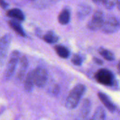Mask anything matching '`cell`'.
<instances>
[{"label":"cell","instance_id":"cell-1","mask_svg":"<svg viewBox=\"0 0 120 120\" xmlns=\"http://www.w3.org/2000/svg\"><path fill=\"white\" fill-rule=\"evenodd\" d=\"M86 86L82 84L76 85L70 92L65 101V106L68 109H75L77 107L81 98L86 91Z\"/></svg>","mask_w":120,"mask_h":120},{"label":"cell","instance_id":"cell-2","mask_svg":"<svg viewBox=\"0 0 120 120\" xmlns=\"http://www.w3.org/2000/svg\"><path fill=\"white\" fill-rule=\"evenodd\" d=\"M96 80L101 84L108 86H114L115 78L112 72L108 69H100L95 74Z\"/></svg>","mask_w":120,"mask_h":120},{"label":"cell","instance_id":"cell-3","mask_svg":"<svg viewBox=\"0 0 120 120\" xmlns=\"http://www.w3.org/2000/svg\"><path fill=\"white\" fill-rule=\"evenodd\" d=\"M20 60V53L18 51H13L11 53V55L9 58V60L7 63V65L6 68V70L4 72V79L6 81H8L13 75L17 64Z\"/></svg>","mask_w":120,"mask_h":120},{"label":"cell","instance_id":"cell-4","mask_svg":"<svg viewBox=\"0 0 120 120\" xmlns=\"http://www.w3.org/2000/svg\"><path fill=\"white\" fill-rule=\"evenodd\" d=\"M33 77L35 86L38 88H42L48 80L47 71L41 67H38L33 70Z\"/></svg>","mask_w":120,"mask_h":120},{"label":"cell","instance_id":"cell-5","mask_svg":"<svg viewBox=\"0 0 120 120\" xmlns=\"http://www.w3.org/2000/svg\"><path fill=\"white\" fill-rule=\"evenodd\" d=\"M104 22L105 18L103 13L101 11H97L94 13L91 20L88 22L87 27L91 30H97L101 29Z\"/></svg>","mask_w":120,"mask_h":120},{"label":"cell","instance_id":"cell-6","mask_svg":"<svg viewBox=\"0 0 120 120\" xmlns=\"http://www.w3.org/2000/svg\"><path fill=\"white\" fill-rule=\"evenodd\" d=\"M120 25L118 20L115 16H109L105 20L104 24L101 27L102 32L106 34H112L116 32L120 29Z\"/></svg>","mask_w":120,"mask_h":120},{"label":"cell","instance_id":"cell-7","mask_svg":"<svg viewBox=\"0 0 120 120\" xmlns=\"http://www.w3.org/2000/svg\"><path fill=\"white\" fill-rule=\"evenodd\" d=\"M11 41V36L9 34H4L1 37L0 41V60L1 64L3 65L5 58L7 56L8 51Z\"/></svg>","mask_w":120,"mask_h":120},{"label":"cell","instance_id":"cell-8","mask_svg":"<svg viewBox=\"0 0 120 120\" xmlns=\"http://www.w3.org/2000/svg\"><path fill=\"white\" fill-rule=\"evenodd\" d=\"M27 66H28V61L26 57L25 56L20 57L19 67H18L17 75H16V78L18 79V81H21L24 78L25 72L27 69Z\"/></svg>","mask_w":120,"mask_h":120},{"label":"cell","instance_id":"cell-9","mask_svg":"<svg viewBox=\"0 0 120 120\" xmlns=\"http://www.w3.org/2000/svg\"><path fill=\"white\" fill-rule=\"evenodd\" d=\"M98 96L100 99V101L103 103V104L104 105V106L110 112H113L115 111L116 110V107L114 105V103L112 102V101L110 100V98L105 94L102 93V92H99L98 94Z\"/></svg>","mask_w":120,"mask_h":120},{"label":"cell","instance_id":"cell-10","mask_svg":"<svg viewBox=\"0 0 120 120\" xmlns=\"http://www.w3.org/2000/svg\"><path fill=\"white\" fill-rule=\"evenodd\" d=\"M6 15L10 18H13L17 20L23 21L25 20V15L23 12L19 8H12L6 11Z\"/></svg>","mask_w":120,"mask_h":120},{"label":"cell","instance_id":"cell-11","mask_svg":"<svg viewBox=\"0 0 120 120\" xmlns=\"http://www.w3.org/2000/svg\"><path fill=\"white\" fill-rule=\"evenodd\" d=\"M70 11L68 8H65L63 9L58 15V20L60 24L61 25H67L69 23L70 20Z\"/></svg>","mask_w":120,"mask_h":120},{"label":"cell","instance_id":"cell-12","mask_svg":"<svg viewBox=\"0 0 120 120\" xmlns=\"http://www.w3.org/2000/svg\"><path fill=\"white\" fill-rule=\"evenodd\" d=\"M34 85H35V84H34V77H33V70H32L28 72V74L25 77V82H24L25 90L27 93H30L33 89Z\"/></svg>","mask_w":120,"mask_h":120},{"label":"cell","instance_id":"cell-13","mask_svg":"<svg viewBox=\"0 0 120 120\" xmlns=\"http://www.w3.org/2000/svg\"><path fill=\"white\" fill-rule=\"evenodd\" d=\"M8 25H9V26H10V27L11 28H12L13 30V31L16 33V34H18L19 36H20V37H26V34H25V31H24V30H23V28L21 27V25H20V24L18 22H17V21H15V20H9L8 22Z\"/></svg>","mask_w":120,"mask_h":120},{"label":"cell","instance_id":"cell-14","mask_svg":"<svg viewBox=\"0 0 120 120\" xmlns=\"http://www.w3.org/2000/svg\"><path fill=\"white\" fill-rule=\"evenodd\" d=\"M91 8L89 6L86 4H82L79 6H78L77 15L80 19L84 18L89 15V14L91 13Z\"/></svg>","mask_w":120,"mask_h":120},{"label":"cell","instance_id":"cell-15","mask_svg":"<svg viewBox=\"0 0 120 120\" xmlns=\"http://www.w3.org/2000/svg\"><path fill=\"white\" fill-rule=\"evenodd\" d=\"M54 49L57 55L62 58H68L70 56V51L65 46L56 45L54 46Z\"/></svg>","mask_w":120,"mask_h":120},{"label":"cell","instance_id":"cell-16","mask_svg":"<svg viewBox=\"0 0 120 120\" xmlns=\"http://www.w3.org/2000/svg\"><path fill=\"white\" fill-rule=\"evenodd\" d=\"M91 101L89 99H85L83 101L81 108V115L83 119H86L89 116L91 112Z\"/></svg>","mask_w":120,"mask_h":120},{"label":"cell","instance_id":"cell-17","mask_svg":"<svg viewBox=\"0 0 120 120\" xmlns=\"http://www.w3.org/2000/svg\"><path fill=\"white\" fill-rule=\"evenodd\" d=\"M43 39L48 44H54L58 41L59 37L54 32L50 30L44 35Z\"/></svg>","mask_w":120,"mask_h":120},{"label":"cell","instance_id":"cell-18","mask_svg":"<svg viewBox=\"0 0 120 120\" xmlns=\"http://www.w3.org/2000/svg\"><path fill=\"white\" fill-rule=\"evenodd\" d=\"M98 52L100 53V55L103 58H105V60H108V61H112L115 60V55L114 53L108 50V49H103V48H100L98 49Z\"/></svg>","mask_w":120,"mask_h":120},{"label":"cell","instance_id":"cell-19","mask_svg":"<svg viewBox=\"0 0 120 120\" xmlns=\"http://www.w3.org/2000/svg\"><path fill=\"white\" fill-rule=\"evenodd\" d=\"M92 120H103L105 119V112L104 109L102 107H98L96 110L94 114L93 115Z\"/></svg>","mask_w":120,"mask_h":120},{"label":"cell","instance_id":"cell-20","mask_svg":"<svg viewBox=\"0 0 120 120\" xmlns=\"http://www.w3.org/2000/svg\"><path fill=\"white\" fill-rule=\"evenodd\" d=\"M83 57L79 54H75L72 58V63L75 65H81L83 63Z\"/></svg>","mask_w":120,"mask_h":120},{"label":"cell","instance_id":"cell-21","mask_svg":"<svg viewBox=\"0 0 120 120\" xmlns=\"http://www.w3.org/2000/svg\"><path fill=\"white\" fill-rule=\"evenodd\" d=\"M118 2H119V0H103V4L106 8L111 9L116 4H117Z\"/></svg>","mask_w":120,"mask_h":120},{"label":"cell","instance_id":"cell-22","mask_svg":"<svg viewBox=\"0 0 120 120\" xmlns=\"http://www.w3.org/2000/svg\"><path fill=\"white\" fill-rule=\"evenodd\" d=\"M0 4H1V7L3 9H4V10L7 9V8H8V4L4 0H1Z\"/></svg>","mask_w":120,"mask_h":120},{"label":"cell","instance_id":"cell-23","mask_svg":"<svg viewBox=\"0 0 120 120\" xmlns=\"http://www.w3.org/2000/svg\"><path fill=\"white\" fill-rule=\"evenodd\" d=\"M93 60H94V62H95L98 65H103V60H101V59H99L98 58H96V57L93 58Z\"/></svg>","mask_w":120,"mask_h":120},{"label":"cell","instance_id":"cell-24","mask_svg":"<svg viewBox=\"0 0 120 120\" xmlns=\"http://www.w3.org/2000/svg\"><path fill=\"white\" fill-rule=\"evenodd\" d=\"M96 4H103V0H92Z\"/></svg>","mask_w":120,"mask_h":120},{"label":"cell","instance_id":"cell-25","mask_svg":"<svg viewBox=\"0 0 120 120\" xmlns=\"http://www.w3.org/2000/svg\"><path fill=\"white\" fill-rule=\"evenodd\" d=\"M117 8H118V9L120 11V1H119V2L117 4Z\"/></svg>","mask_w":120,"mask_h":120},{"label":"cell","instance_id":"cell-26","mask_svg":"<svg viewBox=\"0 0 120 120\" xmlns=\"http://www.w3.org/2000/svg\"><path fill=\"white\" fill-rule=\"evenodd\" d=\"M117 68H118V71H119V73L120 74V62L119 63V64H118V67H117Z\"/></svg>","mask_w":120,"mask_h":120}]
</instances>
